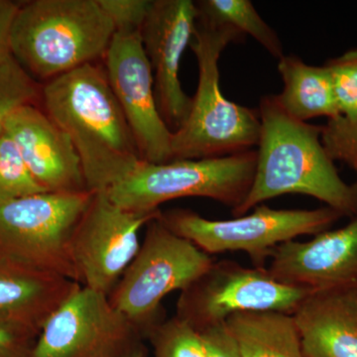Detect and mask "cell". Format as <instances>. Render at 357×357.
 Returning a JSON list of instances; mask_svg holds the SVG:
<instances>
[{
  "label": "cell",
  "mask_w": 357,
  "mask_h": 357,
  "mask_svg": "<svg viewBox=\"0 0 357 357\" xmlns=\"http://www.w3.org/2000/svg\"><path fill=\"white\" fill-rule=\"evenodd\" d=\"M332 79L333 93L340 115L357 119V49L332 59L325 65Z\"/></svg>",
  "instance_id": "obj_24"
},
{
  "label": "cell",
  "mask_w": 357,
  "mask_h": 357,
  "mask_svg": "<svg viewBox=\"0 0 357 357\" xmlns=\"http://www.w3.org/2000/svg\"><path fill=\"white\" fill-rule=\"evenodd\" d=\"M258 112L261 132L255 178L232 215L241 217L268 199L290 194L312 197L344 217L356 215L357 184H347L338 175L321 143L323 126L294 119L276 96L262 98Z\"/></svg>",
  "instance_id": "obj_2"
},
{
  "label": "cell",
  "mask_w": 357,
  "mask_h": 357,
  "mask_svg": "<svg viewBox=\"0 0 357 357\" xmlns=\"http://www.w3.org/2000/svg\"><path fill=\"white\" fill-rule=\"evenodd\" d=\"M41 98L44 112L72 141L89 192H107L142 161L105 68L88 64L55 77Z\"/></svg>",
  "instance_id": "obj_1"
},
{
  "label": "cell",
  "mask_w": 357,
  "mask_h": 357,
  "mask_svg": "<svg viewBox=\"0 0 357 357\" xmlns=\"http://www.w3.org/2000/svg\"><path fill=\"white\" fill-rule=\"evenodd\" d=\"M22 2L0 0V58L10 53L9 38L11 26Z\"/></svg>",
  "instance_id": "obj_29"
},
{
  "label": "cell",
  "mask_w": 357,
  "mask_h": 357,
  "mask_svg": "<svg viewBox=\"0 0 357 357\" xmlns=\"http://www.w3.org/2000/svg\"><path fill=\"white\" fill-rule=\"evenodd\" d=\"M292 316L304 357H357V286L311 291Z\"/></svg>",
  "instance_id": "obj_17"
},
{
  "label": "cell",
  "mask_w": 357,
  "mask_h": 357,
  "mask_svg": "<svg viewBox=\"0 0 357 357\" xmlns=\"http://www.w3.org/2000/svg\"><path fill=\"white\" fill-rule=\"evenodd\" d=\"M321 143L333 161L344 162L357 177V119L352 121L340 115L328 119L321 128Z\"/></svg>",
  "instance_id": "obj_25"
},
{
  "label": "cell",
  "mask_w": 357,
  "mask_h": 357,
  "mask_svg": "<svg viewBox=\"0 0 357 357\" xmlns=\"http://www.w3.org/2000/svg\"><path fill=\"white\" fill-rule=\"evenodd\" d=\"M155 357H206L201 333L184 319H163L148 333Z\"/></svg>",
  "instance_id": "obj_23"
},
{
  "label": "cell",
  "mask_w": 357,
  "mask_h": 357,
  "mask_svg": "<svg viewBox=\"0 0 357 357\" xmlns=\"http://www.w3.org/2000/svg\"><path fill=\"white\" fill-rule=\"evenodd\" d=\"M105 59L107 79L141 160L154 164L172 161L173 132L159 112L153 72L140 32L115 33Z\"/></svg>",
  "instance_id": "obj_12"
},
{
  "label": "cell",
  "mask_w": 357,
  "mask_h": 357,
  "mask_svg": "<svg viewBox=\"0 0 357 357\" xmlns=\"http://www.w3.org/2000/svg\"><path fill=\"white\" fill-rule=\"evenodd\" d=\"M160 215L124 210L107 192H93L72 239L82 285L109 296L139 250L140 230Z\"/></svg>",
  "instance_id": "obj_11"
},
{
  "label": "cell",
  "mask_w": 357,
  "mask_h": 357,
  "mask_svg": "<svg viewBox=\"0 0 357 357\" xmlns=\"http://www.w3.org/2000/svg\"><path fill=\"white\" fill-rule=\"evenodd\" d=\"M197 17L196 2L192 0H154L140 32L153 72L159 112L172 132L184 123L191 109L192 98L185 93L178 76Z\"/></svg>",
  "instance_id": "obj_13"
},
{
  "label": "cell",
  "mask_w": 357,
  "mask_h": 357,
  "mask_svg": "<svg viewBox=\"0 0 357 357\" xmlns=\"http://www.w3.org/2000/svg\"><path fill=\"white\" fill-rule=\"evenodd\" d=\"M6 132L17 145L33 177L45 191H89L72 141L44 110L35 105H22L9 116Z\"/></svg>",
  "instance_id": "obj_15"
},
{
  "label": "cell",
  "mask_w": 357,
  "mask_h": 357,
  "mask_svg": "<svg viewBox=\"0 0 357 357\" xmlns=\"http://www.w3.org/2000/svg\"><path fill=\"white\" fill-rule=\"evenodd\" d=\"M114 34L98 0H34L21 4L9 48L30 76L51 81L105 58Z\"/></svg>",
  "instance_id": "obj_4"
},
{
  "label": "cell",
  "mask_w": 357,
  "mask_h": 357,
  "mask_svg": "<svg viewBox=\"0 0 357 357\" xmlns=\"http://www.w3.org/2000/svg\"><path fill=\"white\" fill-rule=\"evenodd\" d=\"M244 40L231 26L197 17L190 47L198 63V88L187 119L173 132V160L218 158L257 146L259 112L227 100L220 84L218 61L222 52Z\"/></svg>",
  "instance_id": "obj_3"
},
{
  "label": "cell",
  "mask_w": 357,
  "mask_h": 357,
  "mask_svg": "<svg viewBox=\"0 0 357 357\" xmlns=\"http://www.w3.org/2000/svg\"><path fill=\"white\" fill-rule=\"evenodd\" d=\"M48 192L37 183L17 145L6 132L0 137V204Z\"/></svg>",
  "instance_id": "obj_22"
},
{
  "label": "cell",
  "mask_w": 357,
  "mask_h": 357,
  "mask_svg": "<svg viewBox=\"0 0 357 357\" xmlns=\"http://www.w3.org/2000/svg\"><path fill=\"white\" fill-rule=\"evenodd\" d=\"M93 192H42L0 204V256L81 284L72 239Z\"/></svg>",
  "instance_id": "obj_6"
},
{
  "label": "cell",
  "mask_w": 357,
  "mask_h": 357,
  "mask_svg": "<svg viewBox=\"0 0 357 357\" xmlns=\"http://www.w3.org/2000/svg\"><path fill=\"white\" fill-rule=\"evenodd\" d=\"M278 70L284 88L276 98L289 115L301 121L340 116L332 79L326 66L307 65L297 56L285 55L279 60Z\"/></svg>",
  "instance_id": "obj_18"
},
{
  "label": "cell",
  "mask_w": 357,
  "mask_h": 357,
  "mask_svg": "<svg viewBox=\"0 0 357 357\" xmlns=\"http://www.w3.org/2000/svg\"><path fill=\"white\" fill-rule=\"evenodd\" d=\"M42 89L11 53L0 58V137L9 116L25 105H35Z\"/></svg>",
  "instance_id": "obj_21"
},
{
  "label": "cell",
  "mask_w": 357,
  "mask_h": 357,
  "mask_svg": "<svg viewBox=\"0 0 357 357\" xmlns=\"http://www.w3.org/2000/svg\"><path fill=\"white\" fill-rule=\"evenodd\" d=\"M114 26L115 33L141 32L154 0H98Z\"/></svg>",
  "instance_id": "obj_26"
},
{
  "label": "cell",
  "mask_w": 357,
  "mask_h": 357,
  "mask_svg": "<svg viewBox=\"0 0 357 357\" xmlns=\"http://www.w3.org/2000/svg\"><path fill=\"white\" fill-rule=\"evenodd\" d=\"M37 338L0 328V357H30Z\"/></svg>",
  "instance_id": "obj_28"
},
{
  "label": "cell",
  "mask_w": 357,
  "mask_h": 357,
  "mask_svg": "<svg viewBox=\"0 0 357 357\" xmlns=\"http://www.w3.org/2000/svg\"><path fill=\"white\" fill-rule=\"evenodd\" d=\"M344 215L330 206L314 210H275L265 204L250 215L230 220H208L184 208L163 213L167 227L198 246L206 255L246 253L255 267L264 268L281 244L328 230Z\"/></svg>",
  "instance_id": "obj_8"
},
{
  "label": "cell",
  "mask_w": 357,
  "mask_h": 357,
  "mask_svg": "<svg viewBox=\"0 0 357 357\" xmlns=\"http://www.w3.org/2000/svg\"><path fill=\"white\" fill-rule=\"evenodd\" d=\"M81 284L0 256V328L37 338Z\"/></svg>",
  "instance_id": "obj_16"
},
{
  "label": "cell",
  "mask_w": 357,
  "mask_h": 357,
  "mask_svg": "<svg viewBox=\"0 0 357 357\" xmlns=\"http://www.w3.org/2000/svg\"><path fill=\"white\" fill-rule=\"evenodd\" d=\"M256 161L255 149L218 158L141 161L105 192L115 204L134 213H155L166 202L192 197L213 199L234 211L250 191Z\"/></svg>",
  "instance_id": "obj_5"
},
{
  "label": "cell",
  "mask_w": 357,
  "mask_h": 357,
  "mask_svg": "<svg viewBox=\"0 0 357 357\" xmlns=\"http://www.w3.org/2000/svg\"><path fill=\"white\" fill-rule=\"evenodd\" d=\"M310 292L281 283L265 268L220 260L181 292L176 316L201 333L239 312L292 314Z\"/></svg>",
  "instance_id": "obj_10"
},
{
  "label": "cell",
  "mask_w": 357,
  "mask_h": 357,
  "mask_svg": "<svg viewBox=\"0 0 357 357\" xmlns=\"http://www.w3.org/2000/svg\"><path fill=\"white\" fill-rule=\"evenodd\" d=\"M160 215L146 225L137 255L109 295L112 306L142 328L146 337L164 319V298L185 290L215 262L167 227Z\"/></svg>",
  "instance_id": "obj_7"
},
{
  "label": "cell",
  "mask_w": 357,
  "mask_h": 357,
  "mask_svg": "<svg viewBox=\"0 0 357 357\" xmlns=\"http://www.w3.org/2000/svg\"><path fill=\"white\" fill-rule=\"evenodd\" d=\"M204 356L243 357L236 338L229 332L225 323L210 326L202 331Z\"/></svg>",
  "instance_id": "obj_27"
},
{
  "label": "cell",
  "mask_w": 357,
  "mask_h": 357,
  "mask_svg": "<svg viewBox=\"0 0 357 357\" xmlns=\"http://www.w3.org/2000/svg\"><path fill=\"white\" fill-rule=\"evenodd\" d=\"M270 260L268 272L286 285L311 291L357 286V215L310 241L281 244Z\"/></svg>",
  "instance_id": "obj_14"
},
{
  "label": "cell",
  "mask_w": 357,
  "mask_h": 357,
  "mask_svg": "<svg viewBox=\"0 0 357 357\" xmlns=\"http://www.w3.org/2000/svg\"><path fill=\"white\" fill-rule=\"evenodd\" d=\"M145 337L109 296L81 285L47 319L30 357H144Z\"/></svg>",
  "instance_id": "obj_9"
},
{
  "label": "cell",
  "mask_w": 357,
  "mask_h": 357,
  "mask_svg": "<svg viewBox=\"0 0 357 357\" xmlns=\"http://www.w3.org/2000/svg\"><path fill=\"white\" fill-rule=\"evenodd\" d=\"M198 15L231 26L243 36H251L263 48L280 60L285 56L278 34L262 20L249 0H199Z\"/></svg>",
  "instance_id": "obj_20"
},
{
  "label": "cell",
  "mask_w": 357,
  "mask_h": 357,
  "mask_svg": "<svg viewBox=\"0 0 357 357\" xmlns=\"http://www.w3.org/2000/svg\"><path fill=\"white\" fill-rule=\"evenodd\" d=\"M243 357H304L292 314L246 312L225 321Z\"/></svg>",
  "instance_id": "obj_19"
}]
</instances>
